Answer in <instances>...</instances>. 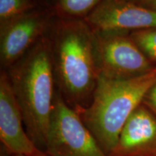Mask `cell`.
Returning <instances> with one entry per match:
<instances>
[{"label":"cell","mask_w":156,"mask_h":156,"mask_svg":"<svg viewBox=\"0 0 156 156\" xmlns=\"http://www.w3.org/2000/svg\"><path fill=\"white\" fill-rule=\"evenodd\" d=\"M48 35L56 90L80 112L90 104L100 77L94 30L85 19L56 15Z\"/></svg>","instance_id":"cell-1"},{"label":"cell","mask_w":156,"mask_h":156,"mask_svg":"<svg viewBox=\"0 0 156 156\" xmlns=\"http://www.w3.org/2000/svg\"><path fill=\"white\" fill-rule=\"evenodd\" d=\"M13 94L29 137L45 151L56 93L48 33L26 54L7 69Z\"/></svg>","instance_id":"cell-2"},{"label":"cell","mask_w":156,"mask_h":156,"mask_svg":"<svg viewBox=\"0 0 156 156\" xmlns=\"http://www.w3.org/2000/svg\"><path fill=\"white\" fill-rule=\"evenodd\" d=\"M155 82L156 68L147 75L128 80L99 77L90 104L77 113L108 156L129 117Z\"/></svg>","instance_id":"cell-3"},{"label":"cell","mask_w":156,"mask_h":156,"mask_svg":"<svg viewBox=\"0 0 156 156\" xmlns=\"http://www.w3.org/2000/svg\"><path fill=\"white\" fill-rule=\"evenodd\" d=\"M94 30L100 76L112 80H128L151 73L156 68L126 30Z\"/></svg>","instance_id":"cell-4"},{"label":"cell","mask_w":156,"mask_h":156,"mask_svg":"<svg viewBox=\"0 0 156 156\" xmlns=\"http://www.w3.org/2000/svg\"><path fill=\"white\" fill-rule=\"evenodd\" d=\"M45 152L51 156H108L56 89Z\"/></svg>","instance_id":"cell-5"},{"label":"cell","mask_w":156,"mask_h":156,"mask_svg":"<svg viewBox=\"0 0 156 156\" xmlns=\"http://www.w3.org/2000/svg\"><path fill=\"white\" fill-rule=\"evenodd\" d=\"M56 15L52 6H40L0 29L1 70L20 59L46 36Z\"/></svg>","instance_id":"cell-6"},{"label":"cell","mask_w":156,"mask_h":156,"mask_svg":"<svg viewBox=\"0 0 156 156\" xmlns=\"http://www.w3.org/2000/svg\"><path fill=\"white\" fill-rule=\"evenodd\" d=\"M22 113L6 73L0 74V140L10 156H33L40 150L23 127ZM25 126V125H24Z\"/></svg>","instance_id":"cell-7"},{"label":"cell","mask_w":156,"mask_h":156,"mask_svg":"<svg viewBox=\"0 0 156 156\" xmlns=\"http://www.w3.org/2000/svg\"><path fill=\"white\" fill-rule=\"evenodd\" d=\"M85 20L95 30L132 32L156 27V12L124 0H102Z\"/></svg>","instance_id":"cell-8"},{"label":"cell","mask_w":156,"mask_h":156,"mask_svg":"<svg viewBox=\"0 0 156 156\" xmlns=\"http://www.w3.org/2000/svg\"><path fill=\"white\" fill-rule=\"evenodd\" d=\"M108 156H156V114L142 103L136 107Z\"/></svg>","instance_id":"cell-9"},{"label":"cell","mask_w":156,"mask_h":156,"mask_svg":"<svg viewBox=\"0 0 156 156\" xmlns=\"http://www.w3.org/2000/svg\"><path fill=\"white\" fill-rule=\"evenodd\" d=\"M102 0H52L56 15L67 18L85 19Z\"/></svg>","instance_id":"cell-10"},{"label":"cell","mask_w":156,"mask_h":156,"mask_svg":"<svg viewBox=\"0 0 156 156\" xmlns=\"http://www.w3.org/2000/svg\"><path fill=\"white\" fill-rule=\"evenodd\" d=\"M40 6L37 0H0V29Z\"/></svg>","instance_id":"cell-11"},{"label":"cell","mask_w":156,"mask_h":156,"mask_svg":"<svg viewBox=\"0 0 156 156\" xmlns=\"http://www.w3.org/2000/svg\"><path fill=\"white\" fill-rule=\"evenodd\" d=\"M130 37L146 58L156 66V27L132 31Z\"/></svg>","instance_id":"cell-12"},{"label":"cell","mask_w":156,"mask_h":156,"mask_svg":"<svg viewBox=\"0 0 156 156\" xmlns=\"http://www.w3.org/2000/svg\"><path fill=\"white\" fill-rule=\"evenodd\" d=\"M142 103L156 114V82L145 93Z\"/></svg>","instance_id":"cell-13"},{"label":"cell","mask_w":156,"mask_h":156,"mask_svg":"<svg viewBox=\"0 0 156 156\" xmlns=\"http://www.w3.org/2000/svg\"><path fill=\"white\" fill-rule=\"evenodd\" d=\"M134 4L156 12V0H141Z\"/></svg>","instance_id":"cell-14"},{"label":"cell","mask_w":156,"mask_h":156,"mask_svg":"<svg viewBox=\"0 0 156 156\" xmlns=\"http://www.w3.org/2000/svg\"><path fill=\"white\" fill-rule=\"evenodd\" d=\"M39 4L42 6H46V7H51L52 0H37Z\"/></svg>","instance_id":"cell-15"},{"label":"cell","mask_w":156,"mask_h":156,"mask_svg":"<svg viewBox=\"0 0 156 156\" xmlns=\"http://www.w3.org/2000/svg\"><path fill=\"white\" fill-rule=\"evenodd\" d=\"M33 156H51L50 155H48L47 153H46L45 151H38L37 153L34 155Z\"/></svg>","instance_id":"cell-16"},{"label":"cell","mask_w":156,"mask_h":156,"mask_svg":"<svg viewBox=\"0 0 156 156\" xmlns=\"http://www.w3.org/2000/svg\"><path fill=\"white\" fill-rule=\"evenodd\" d=\"M0 156H10L6 152L5 148L1 146V151H0ZM14 156H24V155H14Z\"/></svg>","instance_id":"cell-17"},{"label":"cell","mask_w":156,"mask_h":156,"mask_svg":"<svg viewBox=\"0 0 156 156\" xmlns=\"http://www.w3.org/2000/svg\"><path fill=\"white\" fill-rule=\"evenodd\" d=\"M124 1L128 2H132V3H136L138 2L141 1V0H124Z\"/></svg>","instance_id":"cell-18"}]
</instances>
